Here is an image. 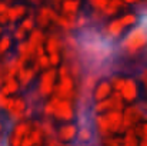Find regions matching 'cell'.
Returning <instances> with one entry per match:
<instances>
[{"instance_id": "obj_1", "label": "cell", "mask_w": 147, "mask_h": 146, "mask_svg": "<svg viewBox=\"0 0 147 146\" xmlns=\"http://www.w3.org/2000/svg\"><path fill=\"white\" fill-rule=\"evenodd\" d=\"M147 33H144L143 29H137L133 33H130V36L126 40V45L130 50H136V49L142 48L144 43L147 42Z\"/></svg>"}, {"instance_id": "obj_2", "label": "cell", "mask_w": 147, "mask_h": 146, "mask_svg": "<svg viewBox=\"0 0 147 146\" xmlns=\"http://www.w3.org/2000/svg\"><path fill=\"white\" fill-rule=\"evenodd\" d=\"M142 115L143 113L137 107H129L123 115V130H129L131 126H134L142 117Z\"/></svg>"}, {"instance_id": "obj_3", "label": "cell", "mask_w": 147, "mask_h": 146, "mask_svg": "<svg viewBox=\"0 0 147 146\" xmlns=\"http://www.w3.org/2000/svg\"><path fill=\"white\" fill-rule=\"evenodd\" d=\"M106 120L109 123V129L111 133L114 132H123V116L119 110H114L109 115H106Z\"/></svg>"}, {"instance_id": "obj_4", "label": "cell", "mask_w": 147, "mask_h": 146, "mask_svg": "<svg viewBox=\"0 0 147 146\" xmlns=\"http://www.w3.org/2000/svg\"><path fill=\"white\" fill-rule=\"evenodd\" d=\"M53 115H56L59 119L63 120H69L73 116V110L70 107V105L67 102H61V103H54V112Z\"/></svg>"}, {"instance_id": "obj_5", "label": "cell", "mask_w": 147, "mask_h": 146, "mask_svg": "<svg viewBox=\"0 0 147 146\" xmlns=\"http://www.w3.org/2000/svg\"><path fill=\"white\" fill-rule=\"evenodd\" d=\"M59 139L61 142H70L76 138L77 135V128L74 125H64L59 129Z\"/></svg>"}, {"instance_id": "obj_6", "label": "cell", "mask_w": 147, "mask_h": 146, "mask_svg": "<svg viewBox=\"0 0 147 146\" xmlns=\"http://www.w3.org/2000/svg\"><path fill=\"white\" fill-rule=\"evenodd\" d=\"M121 95L126 97L127 100H133L134 97H136V85L131 82V80H127L124 85H123V88H121Z\"/></svg>"}, {"instance_id": "obj_7", "label": "cell", "mask_w": 147, "mask_h": 146, "mask_svg": "<svg viewBox=\"0 0 147 146\" xmlns=\"http://www.w3.org/2000/svg\"><path fill=\"white\" fill-rule=\"evenodd\" d=\"M139 141H137V136L134 133V130H127L126 133V138L123 139V146H139Z\"/></svg>"}, {"instance_id": "obj_8", "label": "cell", "mask_w": 147, "mask_h": 146, "mask_svg": "<svg viewBox=\"0 0 147 146\" xmlns=\"http://www.w3.org/2000/svg\"><path fill=\"white\" fill-rule=\"evenodd\" d=\"M54 77V72H47L45 76H43V82H42V89H43V93H49V90L51 89V83H53V79Z\"/></svg>"}, {"instance_id": "obj_9", "label": "cell", "mask_w": 147, "mask_h": 146, "mask_svg": "<svg viewBox=\"0 0 147 146\" xmlns=\"http://www.w3.org/2000/svg\"><path fill=\"white\" fill-rule=\"evenodd\" d=\"M97 125H98V132H100L101 136H107L109 133H111L110 129H109V123H107V120H106V116H100V117H98Z\"/></svg>"}, {"instance_id": "obj_10", "label": "cell", "mask_w": 147, "mask_h": 146, "mask_svg": "<svg viewBox=\"0 0 147 146\" xmlns=\"http://www.w3.org/2000/svg\"><path fill=\"white\" fill-rule=\"evenodd\" d=\"M109 92H110V85L109 83H100V86H98L97 92H96V99H104V97L109 95Z\"/></svg>"}, {"instance_id": "obj_11", "label": "cell", "mask_w": 147, "mask_h": 146, "mask_svg": "<svg viewBox=\"0 0 147 146\" xmlns=\"http://www.w3.org/2000/svg\"><path fill=\"white\" fill-rule=\"evenodd\" d=\"M77 138L80 142H87L90 141V130L89 129H82L80 132H77Z\"/></svg>"}, {"instance_id": "obj_12", "label": "cell", "mask_w": 147, "mask_h": 146, "mask_svg": "<svg viewBox=\"0 0 147 146\" xmlns=\"http://www.w3.org/2000/svg\"><path fill=\"white\" fill-rule=\"evenodd\" d=\"M79 6V1H66L64 3V10L67 12H74Z\"/></svg>"}, {"instance_id": "obj_13", "label": "cell", "mask_w": 147, "mask_h": 146, "mask_svg": "<svg viewBox=\"0 0 147 146\" xmlns=\"http://www.w3.org/2000/svg\"><path fill=\"white\" fill-rule=\"evenodd\" d=\"M137 136H140L143 141H147V123L137 129Z\"/></svg>"}, {"instance_id": "obj_14", "label": "cell", "mask_w": 147, "mask_h": 146, "mask_svg": "<svg viewBox=\"0 0 147 146\" xmlns=\"http://www.w3.org/2000/svg\"><path fill=\"white\" fill-rule=\"evenodd\" d=\"M92 3H93L94 6H97V7L98 6H101V7H103V6L107 3V0H92Z\"/></svg>"}, {"instance_id": "obj_15", "label": "cell", "mask_w": 147, "mask_h": 146, "mask_svg": "<svg viewBox=\"0 0 147 146\" xmlns=\"http://www.w3.org/2000/svg\"><path fill=\"white\" fill-rule=\"evenodd\" d=\"M50 62H51V63H54V65H56V63H59V56H57L56 53H53V54H51V57H50Z\"/></svg>"}, {"instance_id": "obj_16", "label": "cell", "mask_w": 147, "mask_h": 146, "mask_svg": "<svg viewBox=\"0 0 147 146\" xmlns=\"http://www.w3.org/2000/svg\"><path fill=\"white\" fill-rule=\"evenodd\" d=\"M139 146H147V141H142V142H140V145Z\"/></svg>"}, {"instance_id": "obj_17", "label": "cell", "mask_w": 147, "mask_h": 146, "mask_svg": "<svg viewBox=\"0 0 147 146\" xmlns=\"http://www.w3.org/2000/svg\"><path fill=\"white\" fill-rule=\"evenodd\" d=\"M57 146H70V145H67V143H59Z\"/></svg>"}, {"instance_id": "obj_18", "label": "cell", "mask_w": 147, "mask_h": 146, "mask_svg": "<svg viewBox=\"0 0 147 146\" xmlns=\"http://www.w3.org/2000/svg\"><path fill=\"white\" fill-rule=\"evenodd\" d=\"M127 3H134V1H137V0H126Z\"/></svg>"}]
</instances>
